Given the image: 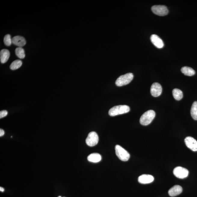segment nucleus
<instances>
[{"mask_svg":"<svg viewBox=\"0 0 197 197\" xmlns=\"http://www.w3.org/2000/svg\"><path fill=\"white\" fill-rule=\"evenodd\" d=\"M130 108L127 105H119L114 106L109 109V114L112 116L126 113L129 112Z\"/></svg>","mask_w":197,"mask_h":197,"instance_id":"f257e3e1","label":"nucleus"},{"mask_svg":"<svg viewBox=\"0 0 197 197\" xmlns=\"http://www.w3.org/2000/svg\"><path fill=\"white\" fill-rule=\"evenodd\" d=\"M155 115V112L153 110L147 111L140 117V123L143 126L148 125L153 121Z\"/></svg>","mask_w":197,"mask_h":197,"instance_id":"f03ea898","label":"nucleus"},{"mask_svg":"<svg viewBox=\"0 0 197 197\" xmlns=\"http://www.w3.org/2000/svg\"><path fill=\"white\" fill-rule=\"evenodd\" d=\"M134 78L132 73H129L122 75L118 78L115 82V84L117 86L121 87L128 85L131 83Z\"/></svg>","mask_w":197,"mask_h":197,"instance_id":"7ed1b4c3","label":"nucleus"},{"mask_svg":"<svg viewBox=\"0 0 197 197\" xmlns=\"http://www.w3.org/2000/svg\"><path fill=\"white\" fill-rule=\"evenodd\" d=\"M115 153L120 160L123 162H126L129 160L130 154L127 151L119 145H116L115 147Z\"/></svg>","mask_w":197,"mask_h":197,"instance_id":"20e7f679","label":"nucleus"},{"mask_svg":"<svg viewBox=\"0 0 197 197\" xmlns=\"http://www.w3.org/2000/svg\"><path fill=\"white\" fill-rule=\"evenodd\" d=\"M152 10L155 14L160 16H165L169 12L167 8L164 5H155L152 7Z\"/></svg>","mask_w":197,"mask_h":197,"instance_id":"39448f33","label":"nucleus"},{"mask_svg":"<svg viewBox=\"0 0 197 197\" xmlns=\"http://www.w3.org/2000/svg\"><path fill=\"white\" fill-rule=\"evenodd\" d=\"M99 137L97 133L92 131L89 133L86 139V143L89 146H95L98 143Z\"/></svg>","mask_w":197,"mask_h":197,"instance_id":"423d86ee","label":"nucleus"},{"mask_svg":"<svg viewBox=\"0 0 197 197\" xmlns=\"http://www.w3.org/2000/svg\"><path fill=\"white\" fill-rule=\"evenodd\" d=\"M173 173L176 177L183 179L187 177L189 174V171L185 168L178 167L174 169Z\"/></svg>","mask_w":197,"mask_h":197,"instance_id":"0eeeda50","label":"nucleus"},{"mask_svg":"<svg viewBox=\"0 0 197 197\" xmlns=\"http://www.w3.org/2000/svg\"><path fill=\"white\" fill-rule=\"evenodd\" d=\"M186 146L193 152L197 151V141L192 137H188L185 139Z\"/></svg>","mask_w":197,"mask_h":197,"instance_id":"6e6552de","label":"nucleus"},{"mask_svg":"<svg viewBox=\"0 0 197 197\" xmlns=\"http://www.w3.org/2000/svg\"><path fill=\"white\" fill-rule=\"evenodd\" d=\"M162 88L160 84L155 83L152 84L150 89V93L153 97H159L162 94Z\"/></svg>","mask_w":197,"mask_h":197,"instance_id":"1a4fd4ad","label":"nucleus"},{"mask_svg":"<svg viewBox=\"0 0 197 197\" xmlns=\"http://www.w3.org/2000/svg\"><path fill=\"white\" fill-rule=\"evenodd\" d=\"M150 40L158 48H162L164 47V43L162 39L157 35H153L151 36Z\"/></svg>","mask_w":197,"mask_h":197,"instance_id":"9d476101","label":"nucleus"},{"mask_svg":"<svg viewBox=\"0 0 197 197\" xmlns=\"http://www.w3.org/2000/svg\"><path fill=\"white\" fill-rule=\"evenodd\" d=\"M154 180L153 176L150 174H143L139 176L138 178L139 183L142 184H149L153 182Z\"/></svg>","mask_w":197,"mask_h":197,"instance_id":"9b49d317","label":"nucleus"},{"mask_svg":"<svg viewBox=\"0 0 197 197\" xmlns=\"http://www.w3.org/2000/svg\"><path fill=\"white\" fill-rule=\"evenodd\" d=\"M13 43L19 47H22L26 44V41L24 38L20 36H16L12 39Z\"/></svg>","mask_w":197,"mask_h":197,"instance_id":"f8f14e48","label":"nucleus"},{"mask_svg":"<svg viewBox=\"0 0 197 197\" xmlns=\"http://www.w3.org/2000/svg\"><path fill=\"white\" fill-rule=\"evenodd\" d=\"M183 191V188L179 185H176L171 188L168 191V194L171 197H174L179 195Z\"/></svg>","mask_w":197,"mask_h":197,"instance_id":"ddd939ff","label":"nucleus"},{"mask_svg":"<svg viewBox=\"0 0 197 197\" xmlns=\"http://www.w3.org/2000/svg\"><path fill=\"white\" fill-rule=\"evenodd\" d=\"M10 53L7 49L2 50L0 52V59L2 63L4 64L7 62L10 57Z\"/></svg>","mask_w":197,"mask_h":197,"instance_id":"4468645a","label":"nucleus"},{"mask_svg":"<svg viewBox=\"0 0 197 197\" xmlns=\"http://www.w3.org/2000/svg\"><path fill=\"white\" fill-rule=\"evenodd\" d=\"M87 160L90 162L97 163L100 162L102 160V157L100 154L94 153L90 154L87 157Z\"/></svg>","mask_w":197,"mask_h":197,"instance_id":"2eb2a0df","label":"nucleus"},{"mask_svg":"<svg viewBox=\"0 0 197 197\" xmlns=\"http://www.w3.org/2000/svg\"><path fill=\"white\" fill-rule=\"evenodd\" d=\"M181 71L183 74L188 76H192L195 74L194 70L189 67H183L181 68Z\"/></svg>","mask_w":197,"mask_h":197,"instance_id":"dca6fc26","label":"nucleus"},{"mask_svg":"<svg viewBox=\"0 0 197 197\" xmlns=\"http://www.w3.org/2000/svg\"><path fill=\"white\" fill-rule=\"evenodd\" d=\"M173 97L176 100H180L183 97V93L179 89L175 88L172 91Z\"/></svg>","mask_w":197,"mask_h":197,"instance_id":"f3484780","label":"nucleus"},{"mask_svg":"<svg viewBox=\"0 0 197 197\" xmlns=\"http://www.w3.org/2000/svg\"><path fill=\"white\" fill-rule=\"evenodd\" d=\"M191 114L192 117L195 120H197V102L195 101L192 106Z\"/></svg>","mask_w":197,"mask_h":197,"instance_id":"a211bd4d","label":"nucleus"},{"mask_svg":"<svg viewBox=\"0 0 197 197\" xmlns=\"http://www.w3.org/2000/svg\"><path fill=\"white\" fill-rule=\"evenodd\" d=\"M15 54L20 59H23L25 57V54L24 50L22 47H18L15 49Z\"/></svg>","mask_w":197,"mask_h":197,"instance_id":"6ab92c4d","label":"nucleus"},{"mask_svg":"<svg viewBox=\"0 0 197 197\" xmlns=\"http://www.w3.org/2000/svg\"><path fill=\"white\" fill-rule=\"evenodd\" d=\"M22 62L20 60H16L14 61L10 66V68L11 70H15L19 68L22 65Z\"/></svg>","mask_w":197,"mask_h":197,"instance_id":"aec40b11","label":"nucleus"},{"mask_svg":"<svg viewBox=\"0 0 197 197\" xmlns=\"http://www.w3.org/2000/svg\"><path fill=\"white\" fill-rule=\"evenodd\" d=\"M4 44L7 46H10L11 45L12 41L11 39V36L10 35H7L5 36L4 38Z\"/></svg>","mask_w":197,"mask_h":197,"instance_id":"412c9836","label":"nucleus"},{"mask_svg":"<svg viewBox=\"0 0 197 197\" xmlns=\"http://www.w3.org/2000/svg\"><path fill=\"white\" fill-rule=\"evenodd\" d=\"M8 114V111L6 110L2 111L0 112V118H4Z\"/></svg>","mask_w":197,"mask_h":197,"instance_id":"4be33fe9","label":"nucleus"},{"mask_svg":"<svg viewBox=\"0 0 197 197\" xmlns=\"http://www.w3.org/2000/svg\"><path fill=\"white\" fill-rule=\"evenodd\" d=\"M5 134V131L2 129H0V137H2Z\"/></svg>","mask_w":197,"mask_h":197,"instance_id":"5701e85b","label":"nucleus"},{"mask_svg":"<svg viewBox=\"0 0 197 197\" xmlns=\"http://www.w3.org/2000/svg\"><path fill=\"white\" fill-rule=\"evenodd\" d=\"M0 191H1V192H3L5 191V189L2 187H0Z\"/></svg>","mask_w":197,"mask_h":197,"instance_id":"b1692460","label":"nucleus"},{"mask_svg":"<svg viewBox=\"0 0 197 197\" xmlns=\"http://www.w3.org/2000/svg\"><path fill=\"white\" fill-rule=\"evenodd\" d=\"M61 197L60 196H59V197Z\"/></svg>","mask_w":197,"mask_h":197,"instance_id":"393cba45","label":"nucleus"}]
</instances>
